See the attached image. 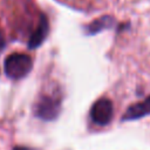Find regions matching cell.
<instances>
[{
  "instance_id": "8",
  "label": "cell",
  "mask_w": 150,
  "mask_h": 150,
  "mask_svg": "<svg viewBox=\"0 0 150 150\" xmlns=\"http://www.w3.org/2000/svg\"><path fill=\"white\" fill-rule=\"evenodd\" d=\"M4 46H5V40H4V38H2V35L0 34V50L4 48Z\"/></svg>"
},
{
  "instance_id": "4",
  "label": "cell",
  "mask_w": 150,
  "mask_h": 150,
  "mask_svg": "<svg viewBox=\"0 0 150 150\" xmlns=\"http://www.w3.org/2000/svg\"><path fill=\"white\" fill-rule=\"evenodd\" d=\"M148 115H150V96L138 103L130 105L122 116V121H134Z\"/></svg>"
},
{
  "instance_id": "1",
  "label": "cell",
  "mask_w": 150,
  "mask_h": 150,
  "mask_svg": "<svg viewBox=\"0 0 150 150\" xmlns=\"http://www.w3.org/2000/svg\"><path fill=\"white\" fill-rule=\"evenodd\" d=\"M33 67V61L29 55L23 53L9 54L4 61V71L12 80L23 79Z\"/></svg>"
},
{
  "instance_id": "3",
  "label": "cell",
  "mask_w": 150,
  "mask_h": 150,
  "mask_svg": "<svg viewBox=\"0 0 150 150\" xmlns=\"http://www.w3.org/2000/svg\"><path fill=\"white\" fill-rule=\"evenodd\" d=\"M112 116H114L112 102L107 97L98 98L90 108V118L97 125L109 124L112 120Z\"/></svg>"
},
{
  "instance_id": "5",
  "label": "cell",
  "mask_w": 150,
  "mask_h": 150,
  "mask_svg": "<svg viewBox=\"0 0 150 150\" xmlns=\"http://www.w3.org/2000/svg\"><path fill=\"white\" fill-rule=\"evenodd\" d=\"M48 32H49V23H48L47 18L42 14L40 16V21H39L38 27L35 28V30L33 32V34L30 35V38L28 40V47L32 49L38 48L45 41L46 36L48 35Z\"/></svg>"
},
{
  "instance_id": "7",
  "label": "cell",
  "mask_w": 150,
  "mask_h": 150,
  "mask_svg": "<svg viewBox=\"0 0 150 150\" xmlns=\"http://www.w3.org/2000/svg\"><path fill=\"white\" fill-rule=\"evenodd\" d=\"M13 150H34V149H30V148H27V146H15Z\"/></svg>"
},
{
  "instance_id": "2",
  "label": "cell",
  "mask_w": 150,
  "mask_h": 150,
  "mask_svg": "<svg viewBox=\"0 0 150 150\" xmlns=\"http://www.w3.org/2000/svg\"><path fill=\"white\" fill-rule=\"evenodd\" d=\"M61 103L57 98L48 95H42L34 107V115L43 121H52L57 117Z\"/></svg>"
},
{
  "instance_id": "6",
  "label": "cell",
  "mask_w": 150,
  "mask_h": 150,
  "mask_svg": "<svg viewBox=\"0 0 150 150\" xmlns=\"http://www.w3.org/2000/svg\"><path fill=\"white\" fill-rule=\"evenodd\" d=\"M111 23H112V18H110V16H102V18L95 20L94 22H91L88 26L87 30H88L89 34H96V33L101 32L102 29L110 27Z\"/></svg>"
}]
</instances>
